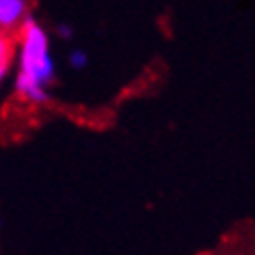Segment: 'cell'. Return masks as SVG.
<instances>
[{"mask_svg":"<svg viewBox=\"0 0 255 255\" xmlns=\"http://www.w3.org/2000/svg\"><path fill=\"white\" fill-rule=\"evenodd\" d=\"M7 59H9V41L0 33V67H7Z\"/></svg>","mask_w":255,"mask_h":255,"instance_id":"3957f363","label":"cell"},{"mask_svg":"<svg viewBox=\"0 0 255 255\" xmlns=\"http://www.w3.org/2000/svg\"><path fill=\"white\" fill-rule=\"evenodd\" d=\"M22 20H26V2L0 0V28H13Z\"/></svg>","mask_w":255,"mask_h":255,"instance_id":"7a4b0ae2","label":"cell"},{"mask_svg":"<svg viewBox=\"0 0 255 255\" xmlns=\"http://www.w3.org/2000/svg\"><path fill=\"white\" fill-rule=\"evenodd\" d=\"M54 76V63L50 54L48 35L33 17L26 15L20 46V74L15 89L22 98L30 102H46V85Z\"/></svg>","mask_w":255,"mask_h":255,"instance_id":"6da1fadb","label":"cell"},{"mask_svg":"<svg viewBox=\"0 0 255 255\" xmlns=\"http://www.w3.org/2000/svg\"><path fill=\"white\" fill-rule=\"evenodd\" d=\"M69 61H72V65L76 69H82V67L87 65V54L82 52V50H74L72 56H69Z\"/></svg>","mask_w":255,"mask_h":255,"instance_id":"277c9868","label":"cell"},{"mask_svg":"<svg viewBox=\"0 0 255 255\" xmlns=\"http://www.w3.org/2000/svg\"><path fill=\"white\" fill-rule=\"evenodd\" d=\"M4 74H7V67H0V82H2V78H4Z\"/></svg>","mask_w":255,"mask_h":255,"instance_id":"5b68a950","label":"cell"}]
</instances>
